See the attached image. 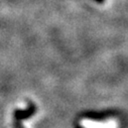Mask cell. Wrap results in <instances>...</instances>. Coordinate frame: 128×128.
Segmentation results:
<instances>
[{
	"instance_id": "obj_1",
	"label": "cell",
	"mask_w": 128,
	"mask_h": 128,
	"mask_svg": "<svg viewBox=\"0 0 128 128\" xmlns=\"http://www.w3.org/2000/svg\"><path fill=\"white\" fill-rule=\"evenodd\" d=\"M96 1H98V2H102L103 0H96Z\"/></svg>"
}]
</instances>
